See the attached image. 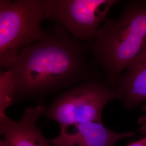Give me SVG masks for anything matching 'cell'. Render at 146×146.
Listing matches in <instances>:
<instances>
[{
  "instance_id": "12",
  "label": "cell",
  "mask_w": 146,
  "mask_h": 146,
  "mask_svg": "<svg viewBox=\"0 0 146 146\" xmlns=\"http://www.w3.org/2000/svg\"><path fill=\"white\" fill-rule=\"evenodd\" d=\"M0 146H8V145L5 142V141H4L3 140H1L0 142Z\"/></svg>"
},
{
  "instance_id": "3",
  "label": "cell",
  "mask_w": 146,
  "mask_h": 146,
  "mask_svg": "<svg viewBox=\"0 0 146 146\" xmlns=\"http://www.w3.org/2000/svg\"><path fill=\"white\" fill-rule=\"evenodd\" d=\"M41 0L0 1V67L10 69L22 49L44 35Z\"/></svg>"
},
{
  "instance_id": "6",
  "label": "cell",
  "mask_w": 146,
  "mask_h": 146,
  "mask_svg": "<svg viewBox=\"0 0 146 146\" xmlns=\"http://www.w3.org/2000/svg\"><path fill=\"white\" fill-rule=\"evenodd\" d=\"M135 134L111 131L102 122L88 121L61 126L58 135L49 141L55 146H114L120 140Z\"/></svg>"
},
{
  "instance_id": "11",
  "label": "cell",
  "mask_w": 146,
  "mask_h": 146,
  "mask_svg": "<svg viewBox=\"0 0 146 146\" xmlns=\"http://www.w3.org/2000/svg\"><path fill=\"white\" fill-rule=\"evenodd\" d=\"M145 113H146V106H145ZM143 127H142V128H146V117L144 118V119H143Z\"/></svg>"
},
{
  "instance_id": "10",
  "label": "cell",
  "mask_w": 146,
  "mask_h": 146,
  "mask_svg": "<svg viewBox=\"0 0 146 146\" xmlns=\"http://www.w3.org/2000/svg\"><path fill=\"white\" fill-rule=\"evenodd\" d=\"M126 146H146V136L140 140L131 142Z\"/></svg>"
},
{
  "instance_id": "5",
  "label": "cell",
  "mask_w": 146,
  "mask_h": 146,
  "mask_svg": "<svg viewBox=\"0 0 146 146\" xmlns=\"http://www.w3.org/2000/svg\"><path fill=\"white\" fill-rule=\"evenodd\" d=\"M116 0H41L44 19L62 25L79 41L94 42Z\"/></svg>"
},
{
  "instance_id": "7",
  "label": "cell",
  "mask_w": 146,
  "mask_h": 146,
  "mask_svg": "<svg viewBox=\"0 0 146 146\" xmlns=\"http://www.w3.org/2000/svg\"><path fill=\"white\" fill-rule=\"evenodd\" d=\"M47 108L42 104L28 107L19 121L11 120L7 114L0 116V132L8 146H52L36 125Z\"/></svg>"
},
{
  "instance_id": "2",
  "label": "cell",
  "mask_w": 146,
  "mask_h": 146,
  "mask_svg": "<svg viewBox=\"0 0 146 146\" xmlns=\"http://www.w3.org/2000/svg\"><path fill=\"white\" fill-rule=\"evenodd\" d=\"M95 61L111 84L146 49V1L127 3L117 19H106L90 46Z\"/></svg>"
},
{
  "instance_id": "8",
  "label": "cell",
  "mask_w": 146,
  "mask_h": 146,
  "mask_svg": "<svg viewBox=\"0 0 146 146\" xmlns=\"http://www.w3.org/2000/svg\"><path fill=\"white\" fill-rule=\"evenodd\" d=\"M116 92L125 107L131 109L146 100V49L119 76Z\"/></svg>"
},
{
  "instance_id": "4",
  "label": "cell",
  "mask_w": 146,
  "mask_h": 146,
  "mask_svg": "<svg viewBox=\"0 0 146 146\" xmlns=\"http://www.w3.org/2000/svg\"><path fill=\"white\" fill-rule=\"evenodd\" d=\"M120 99L115 89L99 80L78 84L64 91L52 101L44 113L60 127L84 122H102L106 105Z\"/></svg>"
},
{
  "instance_id": "9",
  "label": "cell",
  "mask_w": 146,
  "mask_h": 146,
  "mask_svg": "<svg viewBox=\"0 0 146 146\" xmlns=\"http://www.w3.org/2000/svg\"><path fill=\"white\" fill-rule=\"evenodd\" d=\"M13 102L11 96V79L7 70L0 74V116L5 115V111Z\"/></svg>"
},
{
  "instance_id": "1",
  "label": "cell",
  "mask_w": 146,
  "mask_h": 146,
  "mask_svg": "<svg viewBox=\"0 0 146 146\" xmlns=\"http://www.w3.org/2000/svg\"><path fill=\"white\" fill-rule=\"evenodd\" d=\"M89 44L73 37L60 24L44 29L40 41L22 50L7 71L13 104L47 96L84 82L98 80V64Z\"/></svg>"
},
{
  "instance_id": "13",
  "label": "cell",
  "mask_w": 146,
  "mask_h": 146,
  "mask_svg": "<svg viewBox=\"0 0 146 146\" xmlns=\"http://www.w3.org/2000/svg\"><path fill=\"white\" fill-rule=\"evenodd\" d=\"M142 129L146 133V128H142Z\"/></svg>"
}]
</instances>
